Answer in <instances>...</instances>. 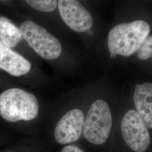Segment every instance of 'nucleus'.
I'll return each instance as SVG.
<instances>
[{
    "label": "nucleus",
    "mask_w": 152,
    "mask_h": 152,
    "mask_svg": "<svg viewBox=\"0 0 152 152\" xmlns=\"http://www.w3.org/2000/svg\"><path fill=\"white\" fill-rule=\"evenodd\" d=\"M0 40L7 47L12 49L23 41L20 29L5 16H0Z\"/></svg>",
    "instance_id": "obj_11"
},
{
    "label": "nucleus",
    "mask_w": 152,
    "mask_h": 152,
    "mask_svg": "<svg viewBox=\"0 0 152 152\" xmlns=\"http://www.w3.org/2000/svg\"><path fill=\"white\" fill-rule=\"evenodd\" d=\"M31 69L32 64L26 58L7 47L0 40V69L19 77L27 75Z\"/></svg>",
    "instance_id": "obj_8"
},
{
    "label": "nucleus",
    "mask_w": 152,
    "mask_h": 152,
    "mask_svg": "<svg viewBox=\"0 0 152 152\" xmlns=\"http://www.w3.org/2000/svg\"><path fill=\"white\" fill-rule=\"evenodd\" d=\"M56 152H87L81 144L78 143L72 144L65 145L58 148V151Z\"/></svg>",
    "instance_id": "obj_14"
},
{
    "label": "nucleus",
    "mask_w": 152,
    "mask_h": 152,
    "mask_svg": "<svg viewBox=\"0 0 152 152\" xmlns=\"http://www.w3.org/2000/svg\"><path fill=\"white\" fill-rule=\"evenodd\" d=\"M2 152H53L42 136H27L15 142Z\"/></svg>",
    "instance_id": "obj_10"
},
{
    "label": "nucleus",
    "mask_w": 152,
    "mask_h": 152,
    "mask_svg": "<svg viewBox=\"0 0 152 152\" xmlns=\"http://www.w3.org/2000/svg\"><path fill=\"white\" fill-rule=\"evenodd\" d=\"M139 59L146 60L152 57V35L148 36L137 51Z\"/></svg>",
    "instance_id": "obj_13"
},
{
    "label": "nucleus",
    "mask_w": 152,
    "mask_h": 152,
    "mask_svg": "<svg viewBox=\"0 0 152 152\" xmlns=\"http://www.w3.org/2000/svg\"><path fill=\"white\" fill-rule=\"evenodd\" d=\"M136 112L149 129H152V83L137 84L134 93Z\"/></svg>",
    "instance_id": "obj_9"
},
{
    "label": "nucleus",
    "mask_w": 152,
    "mask_h": 152,
    "mask_svg": "<svg viewBox=\"0 0 152 152\" xmlns=\"http://www.w3.org/2000/svg\"><path fill=\"white\" fill-rule=\"evenodd\" d=\"M19 29L26 43L42 59L56 60L62 55L63 46L60 41L36 22L24 20Z\"/></svg>",
    "instance_id": "obj_5"
},
{
    "label": "nucleus",
    "mask_w": 152,
    "mask_h": 152,
    "mask_svg": "<svg viewBox=\"0 0 152 152\" xmlns=\"http://www.w3.org/2000/svg\"><path fill=\"white\" fill-rule=\"evenodd\" d=\"M122 136L134 152H145L151 144V134L145 123L135 110L127 111L121 123Z\"/></svg>",
    "instance_id": "obj_6"
},
{
    "label": "nucleus",
    "mask_w": 152,
    "mask_h": 152,
    "mask_svg": "<svg viewBox=\"0 0 152 152\" xmlns=\"http://www.w3.org/2000/svg\"><path fill=\"white\" fill-rule=\"evenodd\" d=\"M25 2L33 10L43 13L53 12L58 8L57 0H27Z\"/></svg>",
    "instance_id": "obj_12"
},
{
    "label": "nucleus",
    "mask_w": 152,
    "mask_h": 152,
    "mask_svg": "<svg viewBox=\"0 0 152 152\" xmlns=\"http://www.w3.org/2000/svg\"><path fill=\"white\" fill-rule=\"evenodd\" d=\"M58 9L63 22L74 32H86L92 28V15L80 1L58 0Z\"/></svg>",
    "instance_id": "obj_7"
},
{
    "label": "nucleus",
    "mask_w": 152,
    "mask_h": 152,
    "mask_svg": "<svg viewBox=\"0 0 152 152\" xmlns=\"http://www.w3.org/2000/svg\"><path fill=\"white\" fill-rule=\"evenodd\" d=\"M86 113L71 100L55 109L44 137L53 149L82 141Z\"/></svg>",
    "instance_id": "obj_2"
},
{
    "label": "nucleus",
    "mask_w": 152,
    "mask_h": 152,
    "mask_svg": "<svg viewBox=\"0 0 152 152\" xmlns=\"http://www.w3.org/2000/svg\"><path fill=\"white\" fill-rule=\"evenodd\" d=\"M41 114L39 101L31 92L11 88L0 94V116L25 135L41 136L38 124Z\"/></svg>",
    "instance_id": "obj_1"
},
{
    "label": "nucleus",
    "mask_w": 152,
    "mask_h": 152,
    "mask_svg": "<svg viewBox=\"0 0 152 152\" xmlns=\"http://www.w3.org/2000/svg\"><path fill=\"white\" fill-rule=\"evenodd\" d=\"M113 127L110 106L102 99L95 100L86 112L82 139L96 149L103 148L108 143Z\"/></svg>",
    "instance_id": "obj_3"
},
{
    "label": "nucleus",
    "mask_w": 152,
    "mask_h": 152,
    "mask_svg": "<svg viewBox=\"0 0 152 152\" xmlns=\"http://www.w3.org/2000/svg\"><path fill=\"white\" fill-rule=\"evenodd\" d=\"M150 32L148 23L136 20L129 23L119 24L108 33L107 46L110 56L117 55L129 56L137 52Z\"/></svg>",
    "instance_id": "obj_4"
}]
</instances>
